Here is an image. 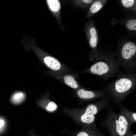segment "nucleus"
Here are the masks:
<instances>
[{
  "label": "nucleus",
  "mask_w": 136,
  "mask_h": 136,
  "mask_svg": "<svg viewBox=\"0 0 136 136\" xmlns=\"http://www.w3.org/2000/svg\"><path fill=\"white\" fill-rule=\"evenodd\" d=\"M113 125L109 128L111 136H129V123L125 116L120 115L114 120Z\"/></svg>",
  "instance_id": "obj_1"
},
{
  "label": "nucleus",
  "mask_w": 136,
  "mask_h": 136,
  "mask_svg": "<svg viewBox=\"0 0 136 136\" xmlns=\"http://www.w3.org/2000/svg\"><path fill=\"white\" fill-rule=\"evenodd\" d=\"M112 61L99 60L96 62L90 68L92 74L100 76H104L109 74L113 69Z\"/></svg>",
  "instance_id": "obj_2"
},
{
  "label": "nucleus",
  "mask_w": 136,
  "mask_h": 136,
  "mask_svg": "<svg viewBox=\"0 0 136 136\" xmlns=\"http://www.w3.org/2000/svg\"><path fill=\"white\" fill-rule=\"evenodd\" d=\"M134 82L133 80L130 77L125 76L120 77L114 83V90L118 94H125L133 87Z\"/></svg>",
  "instance_id": "obj_3"
},
{
  "label": "nucleus",
  "mask_w": 136,
  "mask_h": 136,
  "mask_svg": "<svg viewBox=\"0 0 136 136\" xmlns=\"http://www.w3.org/2000/svg\"><path fill=\"white\" fill-rule=\"evenodd\" d=\"M98 111L97 107L95 105L93 104L89 105L84 113L81 117V121L83 123L88 124L92 123L95 119V115Z\"/></svg>",
  "instance_id": "obj_4"
},
{
  "label": "nucleus",
  "mask_w": 136,
  "mask_h": 136,
  "mask_svg": "<svg viewBox=\"0 0 136 136\" xmlns=\"http://www.w3.org/2000/svg\"><path fill=\"white\" fill-rule=\"evenodd\" d=\"M136 46L133 43L129 42L123 47L121 55L122 58L126 60L130 59L135 54Z\"/></svg>",
  "instance_id": "obj_5"
},
{
  "label": "nucleus",
  "mask_w": 136,
  "mask_h": 136,
  "mask_svg": "<svg viewBox=\"0 0 136 136\" xmlns=\"http://www.w3.org/2000/svg\"><path fill=\"white\" fill-rule=\"evenodd\" d=\"M44 62L45 64L52 70L56 71L59 70L61 67L60 62L55 58L47 56L44 59Z\"/></svg>",
  "instance_id": "obj_6"
},
{
  "label": "nucleus",
  "mask_w": 136,
  "mask_h": 136,
  "mask_svg": "<svg viewBox=\"0 0 136 136\" xmlns=\"http://www.w3.org/2000/svg\"><path fill=\"white\" fill-rule=\"evenodd\" d=\"M78 96L83 99H88L93 98L96 96L95 93L93 92L85 90L83 89H80L77 92Z\"/></svg>",
  "instance_id": "obj_7"
},
{
  "label": "nucleus",
  "mask_w": 136,
  "mask_h": 136,
  "mask_svg": "<svg viewBox=\"0 0 136 136\" xmlns=\"http://www.w3.org/2000/svg\"><path fill=\"white\" fill-rule=\"evenodd\" d=\"M64 80L65 83L71 87L75 89L78 87L77 82L72 76L66 75L64 77Z\"/></svg>",
  "instance_id": "obj_8"
},
{
  "label": "nucleus",
  "mask_w": 136,
  "mask_h": 136,
  "mask_svg": "<svg viewBox=\"0 0 136 136\" xmlns=\"http://www.w3.org/2000/svg\"><path fill=\"white\" fill-rule=\"evenodd\" d=\"M48 6L51 10L54 12H58L60 8V2L57 0H47Z\"/></svg>",
  "instance_id": "obj_9"
},
{
  "label": "nucleus",
  "mask_w": 136,
  "mask_h": 136,
  "mask_svg": "<svg viewBox=\"0 0 136 136\" xmlns=\"http://www.w3.org/2000/svg\"><path fill=\"white\" fill-rule=\"evenodd\" d=\"M25 97V95L24 93L21 92H17L12 96L11 101L13 104H18L24 100Z\"/></svg>",
  "instance_id": "obj_10"
},
{
  "label": "nucleus",
  "mask_w": 136,
  "mask_h": 136,
  "mask_svg": "<svg viewBox=\"0 0 136 136\" xmlns=\"http://www.w3.org/2000/svg\"><path fill=\"white\" fill-rule=\"evenodd\" d=\"M92 133L89 134L86 132L82 131L78 133L77 136H105L96 130L93 131Z\"/></svg>",
  "instance_id": "obj_11"
},
{
  "label": "nucleus",
  "mask_w": 136,
  "mask_h": 136,
  "mask_svg": "<svg viewBox=\"0 0 136 136\" xmlns=\"http://www.w3.org/2000/svg\"><path fill=\"white\" fill-rule=\"evenodd\" d=\"M102 6L101 3L98 1L94 3L90 9V11L93 13H95L99 10Z\"/></svg>",
  "instance_id": "obj_12"
},
{
  "label": "nucleus",
  "mask_w": 136,
  "mask_h": 136,
  "mask_svg": "<svg viewBox=\"0 0 136 136\" xmlns=\"http://www.w3.org/2000/svg\"><path fill=\"white\" fill-rule=\"evenodd\" d=\"M127 28L131 30H136V19H132L127 21L126 24Z\"/></svg>",
  "instance_id": "obj_13"
},
{
  "label": "nucleus",
  "mask_w": 136,
  "mask_h": 136,
  "mask_svg": "<svg viewBox=\"0 0 136 136\" xmlns=\"http://www.w3.org/2000/svg\"><path fill=\"white\" fill-rule=\"evenodd\" d=\"M121 1L123 6L126 8L132 6L134 2V0H122Z\"/></svg>",
  "instance_id": "obj_14"
},
{
  "label": "nucleus",
  "mask_w": 136,
  "mask_h": 136,
  "mask_svg": "<svg viewBox=\"0 0 136 136\" xmlns=\"http://www.w3.org/2000/svg\"><path fill=\"white\" fill-rule=\"evenodd\" d=\"M57 108L56 105L54 102L51 101L48 103L46 109L48 111L52 112L55 110Z\"/></svg>",
  "instance_id": "obj_15"
},
{
  "label": "nucleus",
  "mask_w": 136,
  "mask_h": 136,
  "mask_svg": "<svg viewBox=\"0 0 136 136\" xmlns=\"http://www.w3.org/2000/svg\"><path fill=\"white\" fill-rule=\"evenodd\" d=\"M91 37L90 41L91 46L93 48L96 47L97 45V40L96 34L91 35Z\"/></svg>",
  "instance_id": "obj_16"
},
{
  "label": "nucleus",
  "mask_w": 136,
  "mask_h": 136,
  "mask_svg": "<svg viewBox=\"0 0 136 136\" xmlns=\"http://www.w3.org/2000/svg\"><path fill=\"white\" fill-rule=\"evenodd\" d=\"M90 32L91 35L96 34V30L94 28H91L90 30Z\"/></svg>",
  "instance_id": "obj_17"
},
{
  "label": "nucleus",
  "mask_w": 136,
  "mask_h": 136,
  "mask_svg": "<svg viewBox=\"0 0 136 136\" xmlns=\"http://www.w3.org/2000/svg\"><path fill=\"white\" fill-rule=\"evenodd\" d=\"M4 123V121L2 119H0V128L3 126Z\"/></svg>",
  "instance_id": "obj_18"
},
{
  "label": "nucleus",
  "mask_w": 136,
  "mask_h": 136,
  "mask_svg": "<svg viewBox=\"0 0 136 136\" xmlns=\"http://www.w3.org/2000/svg\"><path fill=\"white\" fill-rule=\"evenodd\" d=\"M132 117L134 120L136 122V113H134L132 114Z\"/></svg>",
  "instance_id": "obj_19"
},
{
  "label": "nucleus",
  "mask_w": 136,
  "mask_h": 136,
  "mask_svg": "<svg viewBox=\"0 0 136 136\" xmlns=\"http://www.w3.org/2000/svg\"><path fill=\"white\" fill-rule=\"evenodd\" d=\"M82 1L85 3H89L92 2L93 1L91 0H83Z\"/></svg>",
  "instance_id": "obj_20"
},
{
  "label": "nucleus",
  "mask_w": 136,
  "mask_h": 136,
  "mask_svg": "<svg viewBox=\"0 0 136 136\" xmlns=\"http://www.w3.org/2000/svg\"><path fill=\"white\" fill-rule=\"evenodd\" d=\"M129 136H136V134H133L132 133Z\"/></svg>",
  "instance_id": "obj_21"
},
{
  "label": "nucleus",
  "mask_w": 136,
  "mask_h": 136,
  "mask_svg": "<svg viewBox=\"0 0 136 136\" xmlns=\"http://www.w3.org/2000/svg\"></svg>",
  "instance_id": "obj_22"
}]
</instances>
